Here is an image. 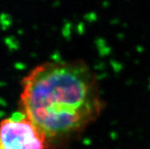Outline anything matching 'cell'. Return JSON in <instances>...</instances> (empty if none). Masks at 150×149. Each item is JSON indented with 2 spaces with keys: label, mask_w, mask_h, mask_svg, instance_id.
I'll return each mask as SVG.
<instances>
[{
  "label": "cell",
  "mask_w": 150,
  "mask_h": 149,
  "mask_svg": "<svg viewBox=\"0 0 150 149\" xmlns=\"http://www.w3.org/2000/svg\"><path fill=\"white\" fill-rule=\"evenodd\" d=\"M21 103L50 146L81 134L104 106L96 76L82 61L47 62L33 68L22 80Z\"/></svg>",
  "instance_id": "6da1fadb"
},
{
  "label": "cell",
  "mask_w": 150,
  "mask_h": 149,
  "mask_svg": "<svg viewBox=\"0 0 150 149\" xmlns=\"http://www.w3.org/2000/svg\"><path fill=\"white\" fill-rule=\"evenodd\" d=\"M0 149H50L47 139L23 112L0 122Z\"/></svg>",
  "instance_id": "7a4b0ae2"
}]
</instances>
